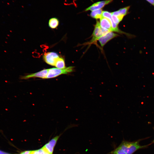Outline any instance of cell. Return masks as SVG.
I'll return each mask as SVG.
<instances>
[{
  "label": "cell",
  "mask_w": 154,
  "mask_h": 154,
  "mask_svg": "<svg viewBox=\"0 0 154 154\" xmlns=\"http://www.w3.org/2000/svg\"><path fill=\"white\" fill-rule=\"evenodd\" d=\"M140 140L130 142L123 141L119 147L121 148L126 153V154H133L137 150L147 147L149 145L141 146L139 144Z\"/></svg>",
  "instance_id": "1"
},
{
  "label": "cell",
  "mask_w": 154,
  "mask_h": 154,
  "mask_svg": "<svg viewBox=\"0 0 154 154\" xmlns=\"http://www.w3.org/2000/svg\"><path fill=\"white\" fill-rule=\"evenodd\" d=\"M74 67L70 66L64 69L53 68L48 69L46 79L53 78L62 74H66L73 71Z\"/></svg>",
  "instance_id": "2"
},
{
  "label": "cell",
  "mask_w": 154,
  "mask_h": 154,
  "mask_svg": "<svg viewBox=\"0 0 154 154\" xmlns=\"http://www.w3.org/2000/svg\"><path fill=\"white\" fill-rule=\"evenodd\" d=\"M109 32L110 31L108 30L102 28L100 25L99 22L97 21L92 33V37L90 41V42L93 43L97 40H98L101 37Z\"/></svg>",
  "instance_id": "3"
},
{
  "label": "cell",
  "mask_w": 154,
  "mask_h": 154,
  "mask_svg": "<svg viewBox=\"0 0 154 154\" xmlns=\"http://www.w3.org/2000/svg\"><path fill=\"white\" fill-rule=\"evenodd\" d=\"M59 58L58 54L56 52H52L44 54L43 58L45 62L47 64L55 66L57 60Z\"/></svg>",
  "instance_id": "4"
},
{
  "label": "cell",
  "mask_w": 154,
  "mask_h": 154,
  "mask_svg": "<svg viewBox=\"0 0 154 154\" xmlns=\"http://www.w3.org/2000/svg\"><path fill=\"white\" fill-rule=\"evenodd\" d=\"M48 69H45L34 73L31 74L20 77V79L26 80L32 78H39L46 79Z\"/></svg>",
  "instance_id": "5"
},
{
  "label": "cell",
  "mask_w": 154,
  "mask_h": 154,
  "mask_svg": "<svg viewBox=\"0 0 154 154\" xmlns=\"http://www.w3.org/2000/svg\"><path fill=\"white\" fill-rule=\"evenodd\" d=\"M119 35L112 31H110L100 38L98 40L102 47L109 41Z\"/></svg>",
  "instance_id": "6"
},
{
  "label": "cell",
  "mask_w": 154,
  "mask_h": 154,
  "mask_svg": "<svg viewBox=\"0 0 154 154\" xmlns=\"http://www.w3.org/2000/svg\"><path fill=\"white\" fill-rule=\"evenodd\" d=\"M113 0H106L105 1H98L95 3L91 6L86 9L85 11L94 10L100 9L103 8L106 5L112 2Z\"/></svg>",
  "instance_id": "7"
},
{
  "label": "cell",
  "mask_w": 154,
  "mask_h": 154,
  "mask_svg": "<svg viewBox=\"0 0 154 154\" xmlns=\"http://www.w3.org/2000/svg\"><path fill=\"white\" fill-rule=\"evenodd\" d=\"M99 23L102 28L112 32L111 22L109 19L102 17L100 19Z\"/></svg>",
  "instance_id": "8"
},
{
  "label": "cell",
  "mask_w": 154,
  "mask_h": 154,
  "mask_svg": "<svg viewBox=\"0 0 154 154\" xmlns=\"http://www.w3.org/2000/svg\"><path fill=\"white\" fill-rule=\"evenodd\" d=\"M59 21L56 17H52L48 21V26L52 29H55L59 25Z\"/></svg>",
  "instance_id": "9"
},
{
  "label": "cell",
  "mask_w": 154,
  "mask_h": 154,
  "mask_svg": "<svg viewBox=\"0 0 154 154\" xmlns=\"http://www.w3.org/2000/svg\"><path fill=\"white\" fill-rule=\"evenodd\" d=\"M103 11L101 9L92 11L90 16L92 18L96 19H100L102 17Z\"/></svg>",
  "instance_id": "10"
},
{
  "label": "cell",
  "mask_w": 154,
  "mask_h": 154,
  "mask_svg": "<svg viewBox=\"0 0 154 154\" xmlns=\"http://www.w3.org/2000/svg\"><path fill=\"white\" fill-rule=\"evenodd\" d=\"M57 68L64 69L66 68L64 59L62 58H59L57 60L55 66Z\"/></svg>",
  "instance_id": "11"
},
{
  "label": "cell",
  "mask_w": 154,
  "mask_h": 154,
  "mask_svg": "<svg viewBox=\"0 0 154 154\" xmlns=\"http://www.w3.org/2000/svg\"><path fill=\"white\" fill-rule=\"evenodd\" d=\"M130 6H128L121 9L118 10L119 14V16L124 17L128 13V10L130 8Z\"/></svg>",
  "instance_id": "12"
},
{
  "label": "cell",
  "mask_w": 154,
  "mask_h": 154,
  "mask_svg": "<svg viewBox=\"0 0 154 154\" xmlns=\"http://www.w3.org/2000/svg\"><path fill=\"white\" fill-rule=\"evenodd\" d=\"M42 148L49 154H52L54 148L50 146L48 143L46 144Z\"/></svg>",
  "instance_id": "13"
},
{
  "label": "cell",
  "mask_w": 154,
  "mask_h": 154,
  "mask_svg": "<svg viewBox=\"0 0 154 154\" xmlns=\"http://www.w3.org/2000/svg\"><path fill=\"white\" fill-rule=\"evenodd\" d=\"M112 18L113 22L117 25L122 21L123 19L122 18L119 16L112 15Z\"/></svg>",
  "instance_id": "14"
},
{
  "label": "cell",
  "mask_w": 154,
  "mask_h": 154,
  "mask_svg": "<svg viewBox=\"0 0 154 154\" xmlns=\"http://www.w3.org/2000/svg\"><path fill=\"white\" fill-rule=\"evenodd\" d=\"M59 137V136H56L48 142V143L50 145L52 148H54Z\"/></svg>",
  "instance_id": "15"
},
{
  "label": "cell",
  "mask_w": 154,
  "mask_h": 154,
  "mask_svg": "<svg viewBox=\"0 0 154 154\" xmlns=\"http://www.w3.org/2000/svg\"><path fill=\"white\" fill-rule=\"evenodd\" d=\"M112 13L106 11H102V17L110 19H112Z\"/></svg>",
  "instance_id": "16"
},
{
  "label": "cell",
  "mask_w": 154,
  "mask_h": 154,
  "mask_svg": "<svg viewBox=\"0 0 154 154\" xmlns=\"http://www.w3.org/2000/svg\"><path fill=\"white\" fill-rule=\"evenodd\" d=\"M112 154H126V153L124 150L118 147L112 152Z\"/></svg>",
  "instance_id": "17"
},
{
  "label": "cell",
  "mask_w": 154,
  "mask_h": 154,
  "mask_svg": "<svg viewBox=\"0 0 154 154\" xmlns=\"http://www.w3.org/2000/svg\"><path fill=\"white\" fill-rule=\"evenodd\" d=\"M37 154H49L44 150L42 148L38 150H37Z\"/></svg>",
  "instance_id": "18"
},
{
  "label": "cell",
  "mask_w": 154,
  "mask_h": 154,
  "mask_svg": "<svg viewBox=\"0 0 154 154\" xmlns=\"http://www.w3.org/2000/svg\"><path fill=\"white\" fill-rule=\"evenodd\" d=\"M0 154H12L10 153L5 152L4 151L0 150Z\"/></svg>",
  "instance_id": "19"
},
{
  "label": "cell",
  "mask_w": 154,
  "mask_h": 154,
  "mask_svg": "<svg viewBox=\"0 0 154 154\" xmlns=\"http://www.w3.org/2000/svg\"><path fill=\"white\" fill-rule=\"evenodd\" d=\"M150 4L154 6V0H146Z\"/></svg>",
  "instance_id": "20"
},
{
  "label": "cell",
  "mask_w": 154,
  "mask_h": 154,
  "mask_svg": "<svg viewBox=\"0 0 154 154\" xmlns=\"http://www.w3.org/2000/svg\"><path fill=\"white\" fill-rule=\"evenodd\" d=\"M26 154L24 152V151L23 152H21L20 154Z\"/></svg>",
  "instance_id": "21"
},
{
  "label": "cell",
  "mask_w": 154,
  "mask_h": 154,
  "mask_svg": "<svg viewBox=\"0 0 154 154\" xmlns=\"http://www.w3.org/2000/svg\"><path fill=\"white\" fill-rule=\"evenodd\" d=\"M153 129H154V127L153 128ZM153 143H154V140H153Z\"/></svg>",
  "instance_id": "22"
}]
</instances>
